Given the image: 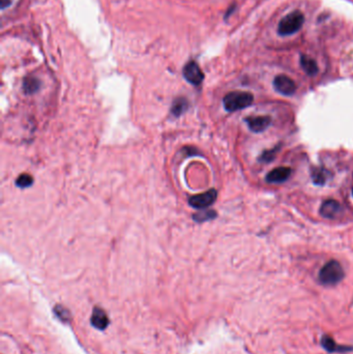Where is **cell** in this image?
<instances>
[{
  "label": "cell",
  "mask_w": 353,
  "mask_h": 354,
  "mask_svg": "<svg viewBox=\"0 0 353 354\" xmlns=\"http://www.w3.org/2000/svg\"><path fill=\"white\" fill-rule=\"evenodd\" d=\"M275 90L283 96H292L297 92V84L290 77L279 75L274 80Z\"/></svg>",
  "instance_id": "cell-5"
},
{
  "label": "cell",
  "mask_w": 353,
  "mask_h": 354,
  "mask_svg": "<svg viewBox=\"0 0 353 354\" xmlns=\"http://www.w3.org/2000/svg\"><path fill=\"white\" fill-rule=\"evenodd\" d=\"M188 108H189L188 100L185 98H178L172 104L171 112L175 116H181Z\"/></svg>",
  "instance_id": "cell-14"
},
{
  "label": "cell",
  "mask_w": 353,
  "mask_h": 354,
  "mask_svg": "<svg viewBox=\"0 0 353 354\" xmlns=\"http://www.w3.org/2000/svg\"><path fill=\"white\" fill-rule=\"evenodd\" d=\"M246 123L252 132L261 133L270 127L272 120L270 116H249L246 118Z\"/></svg>",
  "instance_id": "cell-7"
},
{
  "label": "cell",
  "mask_w": 353,
  "mask_h": 354,
  "mask_svg": "<svg viewBox=\"0 0 353 354\" xmlns=\"http://www.w3.org/2000/svg\"><path fill=\"white\" fill-rule=\"evenodd\" d=\"M55 313L57 315V317H60L62 320L64 321H68L70 318V313L67 309L63 308L62 306H56L55 308Z\"/></svg>",
  "instance_id": "cell-19"
},
{
  "label": "cell",
  "mask_w": 353,
  "mask_h": 354,
  "mask_svg": "<svg viewBox=\"0 0 353 354\" xmlns=\"http://www.w3.org/2000/svg\"><path fill=\"white\" fill-rule=\"evenodd\" d=\"M33 184H34V179H33V176L29 175V174H22L18 177V180L16 181V185L22 189L31 187Z\"/></svg>",
  "instance_id": "cell-17"
},
{
  "label": "cell",
  "mask_w": 353,
  "mask_h": 354,
  "mask_svg": "<svg viewBox=\"0 0 353 354\" xmlns=\"http://www.w3.org/2000/svg\"><path fill=\"white\" fill-rule=\"evenodd\" d=\"M301 66L303 70L309 75V76H315L318 73V66L313 58L307 55L301 56Z\"/></svg>",
  "instance_id": "cell-12"
},
{
  "label": "cell",
  "mask_w": 353,
  "mask_h": 354,
  "mask_svg": "<svg viewBox=\"0 0 353 354\" xmlns=\"http://www.w3.org/2000/svg\"><path fill=\"white\" fill-rule=\"evenodd\" d=\"M40 80L36 77H26L23 82V91L27 95H32L40 90Z\"/></svg>",
  "instance_id": "cell-13"
},
{
  "label": "cell",
  "mask_w": 353,
  "mask_h": 354,
  "mask_svg": "<svg viewBox=\"0 0 353 354\" xmlns=\"http://www.w3.org/2000/svg\"><path fill=\"white\" fill-rule=\"evenodd\" d=\"M218 197V192L214 189L204 192L195 196H192L189 200L191 206L196 210H205L210 208L211 205L215 203Z\"/></svg>",
  "instance_id": "cell-4"
},
{
  "label": "cell",
  "mask_w": 353,
  "mask_h": 354,
  "mask_svg": "<svg viewBox=\"0 0 353 354\" xmlns=\"http://www.w3.org/2000/svg\"><path fill=\"white\" fill-rule=\"evenodd\" d=\"M254 97L247 92H232L226 95L223 100L224 107L228 112H235L245 109L253 104Z\"/></svg>",
  "instance_id": "cell-3"
},
{
  "label": "cell",
  "mask_w": 353,
  "mask_h": 354,
  "mask_svg": "<svg viewBox=\"0 0 353 354\" xmlns=\"http://www.w3.org/2000/svg\"><path fill=\"white\" fill-rule=\"evenodd\" d=\"M183 74L188 82L196 86L200 85L204 79L203 72L201 71L200 67L195 62L188 63L184 68Z\"/></svg>",
  "instance_id": "cell-6"
},
{
  "label": "cell",
  "mask_w": 353,
  "mask_h": 354,
  "mask_svg": "<svg viewBox=\"0 0 353 354\" xmlns=\"http://www.w3.org/2000/svg\"><path fill=\"white\" fill-rule=\"evenodd\" d=\"M341 211L342 209L340 203L336 200L330 199L322 203L320 208V215L327 219H335L341 213Z\"/></svg>",
  "instance_id": "cell-9"
},
{
  "label": "cell",
  "mask_w": 353,
  "mask_h": 354,
  "mask_svg": "<svg viewBox=\"0 0 353 354\" xmlns=\"http://www.w3.org/2000/svg\"><path fill=\"white\" fill-rule=\"evenodd\" d=\"M352 196H353V189H352Z\"/></svg>",
  "instance_id": "cell-21"
},
{
  "label": "cell",
  "mask_w": 353,
  "mask_h": 354,
  "mask_svg": "<svg viewBox=\"0 0 353 354\" xmlns=\"http://www.w3.org/2000/svg\"><path fill=\"white\" fill-rule=\"evenodd\" d=\"M277 152H278V147H275V149L270 150V151H266L260 157V159H259L260 162H263V163L273 162V160L275 159V157L277 155Z\"/></svg>",
  "instance_id": "cell-18"
},
{
  "label": "cell",
  "mask_w": 353,
  "mask_h": 354,
  "mask_svg": "<svg viewBox=\"0 0 353 354\" xmlns=\"http://www.w3.org/2000/svg\"><path fill=\"white\" fill-rule=\"evenodd\" d=\"M12 3L13 0H0V7H2V9H7L12 5Z\"/></svg>",
  "instance_id": "cell-20"
},
{
  "label": "cell",
  "mask_w": 353,
  "mask_h": 354,
  "mask_svg": "<svg viewBox=\"0 0 353 354\" xmlns=\"http://www.w3.org/2000/svg\"><path fill=\"white\" fill-rule=\"evenodd\" d=\"M291 175V169L289 167H279L272 170L267 175V182L271 184H281L286 182Z\"/></svg>",
  "instance_id": "cell-10"
},
{
  "label": "cell",
  "mask_w": 353,
  "mask_h": 354,
  "mask_svg": "<svg viewBox=\"0 0 353 354\" xmlns=\"http://www.w3.org/2000/svg\"><path fill=\"white\" fill-rule=\"evenodd\" d=\"M313 183L319 186L325 185L327 182V172L322 168H316L312 171Z\"/></svg>",
  "instance_id": "cell-15"
},
{
  "label": "cell",
  "mask_w": 353,
  "mask_h": 354,
  "mask_svg": "<svg viewBox=\"0 0 353 354\" xmlns=\"http://www.w3.org/2000/svg\"><path fill=\"white\" fill-rule=\"evenodd\" d=\"M217 217V214L214 211H201L198 212L196 215H194V220L196 222H205L209 220H213L214 218Z\"/></svg>",
  "instance_id": "cell-16"
},
{
  "label": "cell",
  "mask_w": 353,
  "mask_h": 354,
  "mask_svg": "<svg viewBox=\"0 0 353 354\" xmlns=\"http://www.w3.org/2000/svg\"><path fill=\"white\" fill-rule=\"evenodd\" d=\"M305 16L301 11H294L285 16L279 23L278 33L282 37L291 36L298 33L303 27Z\"/></svg>",
  "instance_id": "cell-2"
},
{
  "label": "cell",
  "mask_w": 353,
  "mask_h": 354,
  "mask_svg": "<svg viewBox=\"0 0 353 354\" xmlns=\"http://www.w3.org/2000/svg\"><path fill=\"white\" fill-rule=\"evenodd\" d=\"M91 321H92V324L94 326V328H96L100 331L106 330L108 327V324H109V318H108L106 312L101 308L94 309Z\"/></svg>",
  "instance_id": "cell-11"
},
{
  "label": "cell",
  "mask_w": 353,
  "mask_h": 354,
  "mask_svg": "<svg viewBox=\"0 0 353 354\" xmlns=\"http://www.w3.org/2000/svg\"><path fill=\"white\" fill-rule=\"evenodd\" d=\"M321 346L323 347V349L327 350L330 353H347L353 350L352 346H345V345H340L336 343L334 339L329 335L322 336Z\"/></svg>",
  "instance_id": "cell-8"
},
{
  "label": "cell",
  "mask_w": 353,
  "mask_h": 354,
  "mask_svg": "<svg viewBox=\"0 0 353 354\" xmlns=\"http://www.w3.org/2000/svg\"><path fill=\"white\" fill-rule=\"evenodd\" d=\"M344 276L345 274L340 262L337 260H331L321 269L318 279L322 285L335 286L343 280Z\"/></svg>",
  "instance_id": "cell-1"
}]
</instances>
